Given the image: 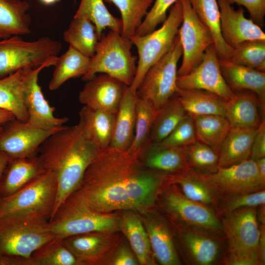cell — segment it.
Instances as JSON below:
<instances>
[{
	"mask_svg": "<svg viewBox=\"0 0 265 265\" xmlns=\"http://www.w3.org/2000/svg\"><path fill=\"white\" fill-rule=\"evenodd\" d=\"M100 150L86 137L80 122L70 127L64 126L40 146L37 157L44 169L54 174L57 181L52 216L78 189L87 169Z\"/></svg>",
	"mask_w": 265,
	"mask_h": 265,
	"instance_id": "obj_1",
	"label": "cell"
},
{
	"mask_svg": "<svg viewBox=\"0 0 265 265\" xmlns=\"http://www.w3.org/2000/svg\"><path fill=\"white\" fill-rule=\"evenodd\" d=\"M57 189L55 175L45 171L14 193L0 197V218L49 222L53 212Z\"/></svg>",
	"mask_w": 265,
	"mask_h": 265,
	"instance_id": "obj_2",
	"label": "cell"
},
{
	"mask_svg": "<svg viewBox=\"0 0 265 265\" xmlns=\"http://www.w3.org/2000/svg\"><path fill=\"white\" fill-rule=\"evenodd\" d=\"M257 208H242L220 216L227 245L221 264L259 265L260 229Z\"/></svg>",
	"mask_w": 265,
	"mask_h": 265,
	"instance_id": "obj_3",
	"label": "cell"
},
{
	"mask_svg": "<svg viewBox=\"0 0 265 265\" xmlns=\"http://www.w3.org/2000/svg\"><path fill=\"white\" fill-rule=\"evenodd\" d=\"M48 223L0 218V256L4 265H26L34 251L56 238Z\"/></svg>",
	"mask_w": 265,
	"mask_h": 265,
	"instance_id": "obj_4",
	"label": "cell"
},
{
	"mask_svg": "<svg viewBox=\"0 0 265 265\" xmlns=\"http://www.w3.org/2000/svg\"><path fill=\"white\" fill-rule=\"evenodd\" d=\"M132 45L130 39L120 32L110 30L98 40L82 80L86 81L96 74L102 73L130 86L136 71V58L132 53Z\"/></svg>",
	"mask_w": 265,
	"mask_h": 265,
	"instance_id": "obj_5",
	"label": "cell"
},
{
	"mask_svg": "<svg viewBox=\"0 0 265 265\" xmlns=\"http://www.w3.org/2000/svg\"><path fill=\"white\" fill-rule=\"evenodd\" d=\"M182 20V4L181 0H177L159 28L144 35H134L130 39L138 54L135 75L129 86L132 90L136 92L147 71L170 49Z\"/></svg>",
	"mask_w": 265,
	"mask_h": 265,
	"instance_id": "obj_6",
	"label": "cell"
},
{
	"mask_svg": "<svg viewBox=\"0 0 265 265\" xmlns=\"http://www.w3.org/2000/svg\"><path fill=\"white\" fill-rule=\"evenodd\" d=\"M61 44L49 37L28 41L20 36L0 40V79L20 70L35 68L57 56Z\"/></svg>",
	"mask_w": 265,
	"mask_h": 265,
	"instance_id": "obj_7",
	"label": "cell"
},
{
	"mask_svg": "<svg viewBox=\"0 0 265 265\" xmlns=\"http://www.w3.org/2000/svg\"><path fill=\"white\" fill-rule=\"evenodd\" d=\"M56 238H64L91 232L112 231L118 221L113 216L91 210L70 196L57 209L48 223Z\"/></svg>",
	"mask_w": 265,
	"mask_h": 265,
	"instance_id": "obj_8",
	"label": "cell"
},
{
	"mask_svg": "<svg viewBox=\"0 0 265 265\" xmlns=\"http://www.w3.org/2000/svg\"><path fill=\"white\" fill-rule=\"evenodd\" d=\"M182 54L177 33L170 49L146 72L136 91L137 97L150 101L158 109L174 95L178 89L177 65Z\"/></svg>",
	"mask_w": 265,
	"mask_h": 265,
	"instance_id": "obj_9",
	"label": "cell"
},
{
	"mask_svg": "<svg viewBox=\"0 0 265 265\" xmlns=\"http://www.w3.org/2000/svg\"><path fill=\"white\" fill-rule=\"evenodd\" d=\"M183 20L178 35L183 50L181 65L178 76L190 72L201 61L205 52L213 45V39L209 28L199 19L189 0H181Z\"/></svg>",
	"mask_w": 265,
	"mask_h": 265,
	"instance_id": "obj_10",
	"label": "cell"
},
{
	"mask_svg": "<svg viewBox=\"0 0 265 265\" xmlns=\"http://www.w3.org/2000/svg\"><path fill=\"white\" fill-rule=\"evenodd\" d=\"M57 56L35 68L23 71L24 101L28 114L27 122L41 129L53 130L62 127L68 118H59L54 114V108L45 99L38 83V76L44 68L54 65Z\"/></svg>",
	"mask_w": 265,
	"mask_h": 265,
	"instance_id": "obj_11",
	"label": "cell"
},
{
	"mask_svg": "<svg viewBox=\"0 0 265 265\" xmlns=\"http://www.w3.org/2000/svg\"><path fill=\"white\" fill-rule=\"evenodd\" d=\"M62 127L43 129L15 119L2 125L0 132V151L10 159L36 158L42 144Z\"/></svg>",
	"mask_w": 265,
	"mask_h": 265,
	"instance_id": "obj_12",
	"label": "cell"
},
{
	"mask_svg": "<svg viewBox=\"0 0 265 265\" xmlns=\"http://www.w3.org/2000/svg\"><path fill=\"white\" fill-rule=\"evenodd\" d=\"M163 205L179 223L224 236L221 219L209 207L185 196L180 189L167 191Z\"/></svg>",
	"mask_w": 265,
	"mask_h": 265,
	"instance_id": "obj_13",
	"label": "cell"
},
{
	"mask_svg": "<svg viewBox=\"0 0 265 265\" xmlns=\"http://www.w3.org/2000/svg\"><path fill=\"white\" fill-rule=\"evenodd\" d=\"M206 180L221 195L249 193L265 189L256 161L249 159L226 167H219L212 173L204 174Z\"/></svg>",
	"mask_w": 265,
	"mask_h": 265,
	"instance_id": "obj_14",
	"label": "cell"
},
{
	"mask_svg": "<svg viewBox=\"0 0 265 265\" xmlns=\"http://www.w3.org/2000/svg\"><path fill=\"white\" fill-rule=\"evenodd\" d=\"M179 224L181 245L187 263L194 265L221 263L225 254V236Z\"/></svg>",
	"mask_w": 265,
	"mask_h": 265,
	"instance_id": "obj_15",
	"label": "cell"
},
{
	"mask_svg": "<svg viewBox=\"0 0 265 265\" xmlns=\"http://www.w3.org/2000/svg\"><path fill=\"white\" fill-rule=\"evenodd\" d=\"M177 85L181 89L205 90L227 101L233 98L235 94L222 75L214 45L206 49L196 67L186 75L177 76Z\"/></svg>",
	"mask_w": 265,
	"mask_h": 265,
	"instance_id": "obj_16",
	"label": "cell"
},
{
	"mask_svg": "<svg viewBox=\"0 0 265 265\" xmlns=\"http://www.w3.org/2000/svg\"><path fill=\"white\" fill-rule=\"evenodd\" d=\"M220 11V26L225 43L232 49L250 40H265V33L260 26L244 16L239 6L236 10L226 0H217Z\"/></svg>",
	"mask_w": 265,
	"mask_h": 265,
	"instance_id": "obj_17",
	"label": "cell"
},
{
	"mask_svg": "<svg viewBox=\"0 0 265 265\" xmlns=\"http://www.w3.org/2000/svg\"><path fill=\"white\" fill-rule=\"evenodd\" d=\"M128 86L106 74L95 75L86 81L79 95V101L93 109L116 113Z\"/></svg>",
	"mask_w": 265,
	"mask_h": 265,
	"instance_id": "obj_18",
	"label": "cell"
},
{
	"mask_svg": "<svg viewBox=\"0 0 265 265\" xmlns=\"http://www.w3.org/2000/svg\"><path fill=\"white\" fill-rule=\"evenodd\" d=\"M168 180L177 185L187 198L209 207L217 214L221 196L206 180L203 173L189 168L168 175Z\"/></svg>",
	"mask_w": 265,
	"mask_h": 265,
	"instance_id": "obj_19",
	"label": "cell"
},
{
	"mask_svg": "<svg viewBox=\"0 0 265 265\" xmlns=\"http://www.w3.org/2000/svg\"><path fill=\"white\" fill-rule=\"evenodd\" d=\"M222 75L234 92L249 90L255 93L265 106V73L234 63L230 59L219 58Z\"/></svg>",
	"mask_w": 265,
	"mask_h": 265,
	"instance_id": "obj_20",
	"label": "cell"
},
{
	"mask_svg": "<svg viewBox=\"0 0 265 265\" xmlns=\"http://www.w3.org/2000/svg\"><path fill=\"white\" fill-rule=\"evenodd\" d=\"M137 99L136 92L127 86L116 113L110 147L124 151L130 147L134 134Z\"/></svg>",
	"mask_w": 265,
	"mask_h": 265,
	"instance_id": "obj_21",
	"label": "cell"
},
{
	"mask_svg": "<svg viewBox=\"0 0 265 265\" xmlns=\"http://www.w3.org/2000/svg\"><path fill=\"white\" fill-rule=\"evenodd\" d=\"M137 157H142L146 168L164 174L173 175L190 168L185 147L161 148L150 143Z\"/></svg>",
	"mask_w": 265,
	"mask_h": 265,
	"instance_id": "obj_22",
	"label": "cell"
},
{
	"mask_svg": "<svg viewBox=\"0 0 265 265\" xmlns=\"http://www.w3.org/2000/svg\"><path fill=\"white\" fill-rule=\"evenodd\" d=\"M233 98L225 103V117L232 127L257 129L261 124L258 96L249 90L234 92Z\"/></svg>",
	"mask_w": 265,
	"mask_h": 265,
	"instance_id": "obj_23",
	"label": "cell"
},
{
	"mask_svg": "<svg viewBox=\"0 0 265 265\" xmlns=\"http://www.w3.org/2000/svg\"><path fill=\"white\" fill-rule=\"evenodd\" d=\"M45 171L37 157L10 159L0 180V197L14 193Z\"/></svg>",
	"mask_w": 265,
	"mask_h": 265,
	"instance_id": "obj_24",
	"label": "cell"
},
{
	"mask_svg": "<svg viewBox=\"0 0 265 265\" xmlns=\"http://www.w3.org/2000/svg\"><path fill=\"white\" fill-rule=\"evenodd\" d=\"M80 121L86 137L100 149L109 147L112 140L116 114L84 106Z\"/></svg>",
	"mask_w": 265,
	"mask_h": 265,
	"instance_id": "obj_25",
	"label": "cell"
},
{
	"mask_svg": "<svg viewBox=\"0 0 265 265\" xmlns=\"http://www.w3.org/2000/svg\"><path fill=\"white\" fill-rule=\"evenodd\" d=\"M257 129L231 127L218 153V168L228 167L249 159Z\"/></svg>",
	"mask_w": 265,
	"mask_h": 265,
	"instance_id": "obj_26",
	"label": "cell"
},
{
	"mask_svg": "<svg viewBox=\"0 0 265 265\" xmlns=\"http://www.w3.org/2000/svg\"><path fill=\"white\" fill-rule=\"evenodd\" d=\"M151 248L159 262L162 265H182L172 234L165 222L152 217L145 222Z\"/></svg>",
	"mask_w": 265,
	"mask_h": 265,
	"instance_id": "obj_27",
	"label": "cell"
},
{
	"mask_svg": "<svg viewBox=\"0 0 265 265\" xmlns=\"http://www.w3.org/2000/svg\"><path fill=\"white\" fill-rule=\"evenodd\" d=\"M28 3L24 0H0V40L31 32Z\"/></svg>",
	"mask_w": 265,
	"mask_h": 265,
	"instance_id": "obj_28",
	"label": "cell"
},
{
	"mask_svg": "<svg viewBox=\"0 0 265 265\" xmlns=\"http://www.w3.org/2000/svg\"><path fill=\"white\" fill-rule=\"evenodd\" d=\"M176 95L191 116L216 115L225 117V103L219 96L203 90L178 88Z\"/></svg>",
	"mask_w": 265,
	"mask_h": 265,
	"instance_id": "obj_29",
	"label": "cell"
},
{
	"mask_svg": "<svg viewBox=\"0 0 265 265\" xmlns=\"http://www.w3.org/2000/svg\"><path fill=\"white\" fill-rule=\"evenodd\" d=\"M201 22L209 28L219 58L229 59L233 49L224 41L220 26V11L216 0H189Z\"/></svg>",
	"mask_w": 265,
	"mask_h": 265,
	"instance_id": "obj_30",
	"label": "cell"
},
{
	"mask_svg": "<svg viewBox=\"0 0 265 265\" xmlns=\"http://www.w3.org/2000/svg\"><path fill=\"white\" fill-rule=\"evenodd\" d=\"M23 71L0 79V109L10 112L16 119L26 122L28 114L24 101Z\"/></svg>",
	"mask_w": 265,
	"mask_h": 265,
	"instance_id": "obj_31",
	"label": "cell"
},
{
	"mask_svg": "<svg viewBox=\"0 0 265 265\" xmlns=\"http://www.w3.org/2000/svg\"><path fill=\"white\" fill-rule=\"evenodd\" d=\"M90 58L69 46L65 53L57 57L49 88L58 89L68 80L83 76L87 71Z\"/></svg>",
	"mask_w": 265,
	"mask_h": 265,
	"instance_id": "obj_32",
	"label": "cell"
},
{
	"mask_svg": "<svg viewBox=\"0 0 265 265\" xmlns=\"http://www.w3.org/2000/svg\"><path fill=\"white\" fill-rule=\"evenodd\" d=\"M63 239L80 265L96 263L107 244L106 239L99 232L75 235Z\"/></svg>",
	"mask_w": 265,
	"mask_h": 265,
	"instance_id": "obj_33",
	"label": "cell"
},
{
	"mask_svg": "<svg viewBox=\"0 0 265 265\" xmlns=\"http://www.w3.org/2000/svg\"><path fill=\"white\" fill-rule=\"evenodd\" d=\"M187 114L175 94L157 110L151 129L150 143H158L163 140Z\"/></svg>",
	"mask_w": 265,
	"mask_h": 265,
	"instance_id": "obj_34",
	"label": "cell"
},
{
	"mask_svg": "<svg viewBox=\"0 0 265 265\" xmlns=\"http://www.w3.org/2000/svg\"><path fill=\"white\" fill-rule=\"evenodd\" d=\"M63 39L69 46L89 58L95 53L99 40L93 23L84 17H73Z\"/></svg>",
	"mask_w": 265,
	"mask_h": 265,
	"instance_id": "obj_35",
	"label": "cell"
},
{
	"mask_svg": "<svg viewBox=\"0 0 265 265\" xmlns=\"http://www.w3.org/2000/svg\"><path fill=\"white\" fill-rule=\"evenodd\" d=\"M197 140L211 147L218 155L231 126L226 117L216 115L192 116Z\"/></svg>",
	"mask_w": 265,
	"mask_h": 265,
	"instance_id": "obj_36",
	"label": "cell"
},
{
	"mask_svg": "<svg viewBox=\"0 0 265 265\" xmlns=\"http://www.w3.org/2000/svg\"><path fill=\"white\" fill-rule=\"evenodd\" d=\"M120 224L138 262L141 265H152L149 237L140 219L134 214L128 213L123 216Z\"/></svg>",
	"mask_w": 265,
	"mask_h": 265,
	"instance_id": "obj_37",
	"label": "cell"
},
{
	"mask_svg": "<svg viewBox=\"0 0 265 265\" xmlns=\"http://www.w3.org/2000/svg\"><path fill=\"white\" fill-rule=\"evenodd\" d=\"M157 109L149 101L138 98L136 104V121L132 142L127 151L138 156L150 144L151 129Z\"/></svg>",
	"mask_w": 265,
	"mask_h": 265,
	"instance_id": "obj_38",
	"label": "cell"
},
{
	"mask_svg": "<svg viewBox=\"0 0 265 265\" xmlns=\"http://www.w3.org/2000/svg\"><path fill=\"white\" fill-rule=\"evenodd\" d=\"M74 17H84L89 19L95 25L98 39L102 37L104 29L109 28L121 32V19L113 16L107 10L103 0H81Z\"/></svg>",
	"mask_w": 265,
	"mask_h": 265,
	"instance_id": "obj_39",
	"label": "cell"
},
{
	"mask_svg": "<svg viewBox=\"0 0 265 265\" xmlns=\"http://www.w3.org/2000/svg\"><path fill=\"white\" fill-rule=\"evenodd\" d=\"M63 238H55L36 249L26 265H79Z\"/></svg>",
	"mask_w": 265,
	"mask_h": 265,
	"instance_id": "obj_40",
	"label": "cell"
},
{
	"mask_svg": "<svg viewBox=\"0 0 265 265\" xmlns=\"http://www.w3.org/2000/svg\"><path fill=\"white\" fill-rule=\"evenodd\" d=\"M113 3L121 15L122 28L121 34L130 39L146 16L154 0H103Z\"/></svg>",
	"mask_w": 265,
	"mask_h": 265,
	"instance_id": "obj_41",
	"label": "cell"
},
{
	"mask_svg": "<svg viewBox=\"0 0 265 265\" xmlns=\"http://www.w3.org/2000/svg\"><path fill=\"white\" fill-rule=\"evenodd\" d=\"M231 61L262 72L265 71V40L244 42L233 48Z\"/></svg>",
	"mask_w": 265,
	"mask_h": 265,
	"instance_id": "obj_42",
	"label": "cell"
},
{
	"mask_svg": "<svg viewBox=\"0 0 265 265\" xmlns=\"http://www.w3.org/2000/svg\"><path fill=\"white\" fill-rule=\"evenodd\" d=\"M185 150L190 168L204 174L213 173L218 168V155L208 145L196 140Z\"/></svg>",
	"mask_w": 265,
	"mask_h": 265,
	"instance_id": "obj_43",
	"label": "cell"
},
{
	"mask_svg": "<svg viewBox=\"0 0 265 265\" xmlns=\"http://www.w3.org/2000/svg\"><path fill=\"white\" fill-rule=\"evenodd\" d=\"M196 140L193 119L187 113L166 138L159 143L153 144L161 148H185Z\"/></svg>",
	"mask_w": 265,
	"mask_h": 265,
	"instance_id": "obj_44",
	"label": "cell"
},
{
	"mask_svg": "<svg viewBox=\"0 0 265 265\" xmlns=\"http://www.w3.org/2000/svg\"><path fill=\"white\" fill-rule=\"evenodd\" d=\"M265 205V189L255 192L222 195L217 214L220 216L242 208L259 207Z\"/></svg>",
	"mask_w": 265,
	"mask_h": 265,
	"instance_id": "obj_45",
	"label": "cell"
},
{
	"mask_svg": "<svg viewBox=\"0 0 265 265\" xmlns=\"http://www.w3.org/2000/svg\"><path fill=\"white\" fill-rule=\"evenodd\" d=\"M177 0H156L137 29L135 35H144L155 30L157 26L166 19L167 11Z\"/></svg>",
	"mask_w": 265,
	"mask_h": 265,
	"instance_id": "obj_46",
	"label": "cell"
},
{
	"mask_svg": "<svg viewBox=\"0 0 265 265\" xmlns=\"http://www.w3.org/2000/svg\"><path fill=\"white\" fill-rule=\"evenodd\" d=\"M231 4L242 5L248 10L250 19L261 27L265 26V0H226Z\"/></svg>",
	"mask_w": 265,
	"mask_h": 265,
	"instance_id": "obj_47",
	"label": "cell"
},
{
	"mask_svg": "<svg viewBox=\"0 0 265 265\" xmlns=\"http://www.w3.org/2000/svg\"><path fill=\"white\" fill-rule=\"evenodd\" d=\"M265 158V122L262 121L254 137L250 159L256 161Z\"/></svg>",
	"mask_w": 265,
	"mask_h": 265,
	"instance_id": "obj_48",
	"label": "cell"
},
{
	"mask_svg": "<svg viewBox=\"0 0 265 265\" xmlns=\"http://www.w3.org/2000/svg\"><path fill=\"white\" fill-rule=\"evenodd\" d=\"M112 264L114 265H135L137 262L131 252L125 246L119 249L115 256Z\"/></svg>",
	"mask_w": 265,
	"mask_h": 265,
	"instance_id": "obj_49",
	"label": "cell"
},
{
	"mask_svg": "<svg viewBox=\"0 0 265 265\" xmlns=\"http://www.w3.org/2000/svg\"><path fill=\"white\" fill-rule=\"evenodd\" d=\"M260 235L258 245L259 265H265V224H260Z\"/></svg>",
	"mask_w": 265,
	"mask_h": 265,
	"instance_id": "obj_50",
	"label": "cell"
},
{
	"mask_svg": "<svg viewBox=\"0 0 265 265\" xmlns=\"http://www.w3.org/2000/svg\"><path fill=\"white\" fill-rule=\"evenodd\" d=\"M16 119L10 112L0 109V125H3L7 122Z\"/></svg>",
	"mask_w": 265,
	"mask_h": 265,
	"instance_id": "obj_51",
	"label": "cell"
},
{
	"mask_svg": "<svg viewBox=\"0 0 265 265\" xmlns=\"http://www.w3.org/2000/svg\"><path fill=\"white\" fill-rule=\"evenodd\" d=\"M10 159L4 153L0 151V182L3 171Z\"/></svg>",
	"mask_w": 265,
	"mask_h": 265,
	"instance_id": "obj_52",
	"label": "cell"
},
{
	"mask_svg": "<svg viewBox=\"0 0 265 265\" xmlns=\"http://www.w3.org/2000/svg\"><path fill=\"white\" fill-rule=\"evenodd\" d=\"M258 172L264 181H265V158L256 160Z\"/></svg>",
	"mask_w": 265,
	"mask_h": 265,
	"instance_id": "obj_53",
	"label": "cell"
},
{
	"mask_svg": "<svg viewBox=\"0 0 265 265\" xmlns=\"http://www.w3.org/2000/svg\"><path fill=\"white\" fill-rule=\"evenodd\" d=\"M43 4L46 5H50L53 4L59 1L60 0H39Z\"/></svg>",
	"mask_w": 265,
	"mask_h": 265,
	"instance_id": "obj_54",
	"label": "cell"
},
{
	"mask_svg": "<svg viewBox=\"0 0 265 265\" xmlns=\"http://www.w3.org/2000/svg\"><path fill=\"white\" fill-rule=\"evenodd\" d=\"M2 129V125H0V132Z\"/></svg>",
	"mask_w": 265,
	"mask_h": 265,
	"instance_id": "obj_55",
	"label": "cell"
},
{
	"mask_svg": "<svg viewBox=\"0 0 265 265\" xmlns=\"http://www.w3.org/2000/svg\"><path fill=\"white\" fill-rule=\"evenodd\" d=\"M1 257L0 256V265H1Z\"/></svg>",
	"mask_w": 265,
	"mask_h": 265,
	"instance_id": "obj_56",
	"label": "cell"
},
{
	"mask_svg": "<svg viewBox=\"0 0 265 265\" xmlns=\"http://www.w3.org/2000/svg\"><path fill=\"white\" fill-rule=\"evenodd\" d=\"M76 0H74L75 1H76Z\"/></svg>",
	"mask_w": 265,
	"mask_h": 265,
	"instance_id": "obj_57",
	"label": "cell"
}]
</instances>
